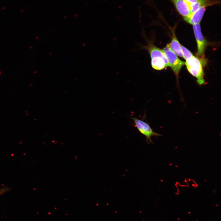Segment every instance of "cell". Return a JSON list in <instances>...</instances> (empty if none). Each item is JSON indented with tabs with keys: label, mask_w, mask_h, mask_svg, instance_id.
I'll use <instances>...</instances> for the list:
<instances>
[{
	"label": "cell",
	"mask_w": 221,
	"mask_h": 221,
	"mask_svg": "<svg viewBox=\"0 0 221 221\" xmlns=\"http://www.w3.org/2000/svg\"><path fill=\"white\" fill-rule=\"evenodd\" d=\"M185 64L189 72L196 78L198 83L200 85L204 84V74L200 60L193 56L186 60Z\"/></svg>",
	"instance_id": "6da1fadb"
},
{
	"label": "cell",
	"mask_w": 221,
	"mask_h": 221,
	"mask_svg": "<svg viewBox=\"0 0 221 221\" xmlns=\"http://www.w3.org/2000/svg\"><path fill=\"white\" fill-rule=\"evenodd\" d=\"M135 124V126L139 132L145 136L146 142L148 144L153 143L151 139L152 136L157 137L161 136L154 131L148 123L144 121L142 118L141 119L135 117H131Z\"/></svg>",
	"instance_id": "7a4b0ae2"
},
{
	"label": "cell",
	"mask_w": 221,
	"mask_h": 221,
	"mask_svg": "<svg viewBox=\"0 0 221 221\" xmlns=\"http://www.w3.org/2000/svg\"><path fill=\"white\" fill-rule=\"evenodd\" d=\"M163 50L167 58L169 66L174 72L178 82L180 71L185 63L179 59L176 55L167 46H166Z\"/></svg>",
	"instance_id": "3957f363"
},
{
	"label": "cell",
	"mask_w": 221,
	"mask_h": 221,
	"mask_svg": "<svg viewBox=\"0 0 221 221\" xmlns=\"http://www.w3.org/2000/svg\"><path fill=\"white\" fill-rule=\"evenodd\" d=\"M146 41V45H141V48L146 50L149 54L151 60L157 58H161L165 61L166 67L169 66L167 58L163 49L155 45L152 41L147 39L144 34Z\"/></svg>",
	"instance_id": "277c9868"
},
{
	"label": "cell",
	"mask_w": 221,
	"mask_h": 221,
	"mask_svg": "<svg viewBox=\"0 0 221 221\" xmlns=\"http://www.w3.org/2000/svg\"><path fill=\"white\" fill-rule=\"evenodd\" d=\"M193 31L197 45V55L203 57L207 46V42L204 37L201 30L200 23L193 25Z\"/></svg>",
	"instance_id": "5b68a950"
},
{
	"label": "cell",
	"mask_w": 221,
	"mask_h": 221,
	"mask_svg": "<svg viewBox=\"0 0 221 221\" xmlns=\"http://www.w3.org/2000/svg\"><path fill=\"white\" fill-rule=\"evenodd\" d=\"M174 5L177 12L184 18L191 14L189 5L184 0H170Z\"/></svg>",
	"instance_id": "8992f818"
},
{
	"label": "cell",
	"mask_w": 221,
	"mask_h": 221,
	"mask_svg": "<svg viewBox=\"0 0 221 221\" xmlns=\"http://www.w3.org/2000/svg\"><path fill=\"white\" fill-rule=\"evenodd\" d=\"M207 7L204 6L201 7L196 11L191 14L188 17L184 18V20L193 25L199 23L204 15Z\"/></svg>",
	"instance_id": "52a82bcc"
},
{
	"label": "cell",
	"mask_w": 221,
	"mask_h": 221,
	"mask_svg": "<svg viewBox=\"0 0 221 221\" xmlns=\"http://www.w3.org/2000/svg\"><path fill=\"white\" fill-rule=\"evenodd\" d=\"M218 0H198L189 5L191 14L196 11L203 6H209L218 3Z\"/></svg>",
	"instance_id": "ba28073f"
},
{
	"label": "cell",
	"mask_w": 221,
	"mask_h": 221,
	"mask_svg": "<svg viewBox=\"0 0 221 221\" xmlns=\"http://www.w3.org/2000/svg\"><path fill=\"white\" fill-rule=\"evenodd\" d=\"M174 53L179 56L183 57L181 48V45L176 38L175 34H173L172 41L170 43L167 45Z\"/></svg>",
	"instance_id": "9c48e42d"
},
{
	"label": "cell",
	"mask_w": 221,
	"mask_h": 221,
	"mask_svg": "<svg viewBox=\"0 0 221 221\" xmlns=\"http://www.w3.org/2000/svg\"><path fill=\"white\" fill-rule=\"evenodd\" d=\"M152 68L156 70H161L166 67L164 60L161 58H157L151 60Z\"/></svg>",
	"instance_id": "30bf717a"
},
{
	"label": "cell",
	"mask_w": 221,
	"mask_h": 221,
	"mask_svg": "<svg viewBox=\"0 0 221 221\" xmlns=\"http://www.w3.org/2000/svg\"><path fill=\"white\" fill-rule=\"evenodd\" d=\"M181 48L183 57L185 60H186L194 56L190 51L183 46L181 45Z\"/></svg>",
	"instance_id": "8fae6325"
},
{
	"label": "cell",
	"mask_w": 221,
	"mask_h": 221,
	"mask_svg": "<svg viewBox=\"0 0 221 221\" xmlns=\"http://www.w3.org/2000/svg\"><path fill=\"white\" fill-rule=\"evenodd\" d=\"M185 1L188 5L197 2L198 0H184Z\"/></svg>",
	"instance_id": "7c38bea8"
},
{
	"label": "cell",
	"mask_w": 221,
	"mask_h": 221,
	"mask_svg": "<svg viewBox=\"0 0 221 221\" xmlns=\"http://www.w3.org/2000/svg\"><path fill=\"white\" fill-rule=\"evenodd\" d=\"M6 190V189L5 188L0 189V195L5 192Z\"/></svg>",
	"instance_id": "4fadbf2b"
}]
</instances>
